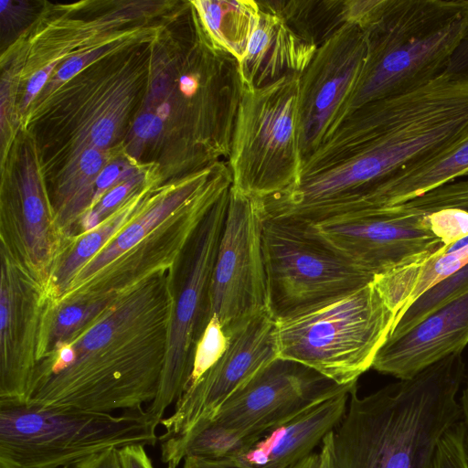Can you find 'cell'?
I'll list each match as a JSON object with an SVG mask.
<instances>
[{"instance_id":"cell-40","label":"cell","mask_w":468,"mask_h":468,"mask_svg":"<svg viewBox=\"0 0 468 468\" xmlns=\"http://www.w3.org/2000/svg\"><path fill=\"white\" fill-rule=\"evenodd\" d=\"M92 468H121L118 450H110L97 456Z\"/></svg>"},{"instance_id":"cell-21","label":"cell","mask_w":468,"mask_h":468,"mask_svg":"<svg viewBox=\"0 0 468 468\" xmlns=\"http://www.w3.org/2000/svg\"><path fill=\"white\" fill-rule=\"evenodd\" d=\"M217 164L171 192L148 200L144 208L76 274L65 292L89 281L162 225L205 186Z\"/></svg>"},{"instance_id":"cell-4","label":"cell","mask_w":468,"mask_h":468,"mask_svg":"<svg viewBox=\"0 0 468 468\" xmlns=\"http://www.w3.org/2000/svg\"><path fill=\"white\" fill-rule=\"evenodd\" d=\"M361 27L366 62L329 135L362 105L415 90L444 73L468 29V0H377Z\"/></svg>"},{"instance_id":"cell-39","label":"cell","mask_w":468,"mask_h":468,"mask_svg":"<svg viewBox=\"0 0 468 468\" xmlns=\"http://www.w3.org/2000/svg\"><path fill=\"white\" fill-rule=\"evenodd\" d=\"M182 468H244L237 464L219 460L206 459L194 455H186L183 460Z\"/></svg>"},{"instance_id":"cell-33","label":"cell","mask_w":468,"mask_h":468,"mask_svg":"<svg viewBox=\"0 0 468 468\" xmlns=\"http://www.w3.org/2000/svg\"><path fill=\"white\" fill-rule=\"evenodd\" d=\"M101 49L92 50L90 52H87L81 55L74 56L68 60L59 68L56 76L54 78V81H65L69 79L72 78L75 74H77L86 64L93 60L96 57H98L101 53Z\"/></svg>"},{"instance_id":"cell-28","label":"cell","mask_w":468,"mask_h":468,"mask_svg":"<svg viewBox=\"0 0 468 468\" xmlns=\"http://www.w3.org/2000/svg\"><path fill=\"white\" fill-rule=\"evenodd\" d=\"M228 344L229 336L218 319L212 316L196 345L192 371L186 389L194 385L221 357Z\"/></svg>"},{"instance_id":"cell-26","label":"cell","mask_w":468,"mask_h":468,"mask_svg":"<svg viewBox=\"0 0 468 468\" xmlns=\"http://www.w3.org/2000/svg\"><path fill=\"white\" fill-rule=\"evenodd\" d=\"M121 295L79 299L51 306L45 321L38 362L69 344L112 307Z\"/></svg>"},{"instance_id":"cell-24","label":"cell","mask_w":468,"mask_h":468,"mask_svg":"<svg viewBox=\"0 0 468 468\" xmlns=\"http://www.w3.org/2000/svg\"><path fill=\"white\" fill-rule=\"evenodd\" d=\"M148 199L132 197L122 207L95 229L72 239L57 263L46 288L54 304L76 274L97 255L145 207Z\"/></svg>"},{"instance_id":"cell-7","label":"cell","mask_w":468,"mask_h":468,"mask_svg":"<svg viewBox=\"0 0 468 468\" xmlns=\"http://www.w3.org/2000/svg\"><path fill=\"white\" fill-rule=\"evenodd\" d=\"M300 78L243 90L228 165L231 186L245 195L264 199L301 183Z\"/></svg>"},{"instance_id":"cell-38","label":"cell","mask_w":468,"mask_h":468,"mask_svg":"<svg viewBox=\"0 0 468 468\" xmlns=\"http://www.w3.org/2000/svg\"><path fill=\"white\" fill-rule=\"evenodd\" d=\"M103 163L101 154L93 147L85 149L80 154V168L86 177L98 174Z\"/></svg>"},{"instance_id":"cell-6","label":"cell","mask_w":468,"mask_h":468,"mask_svg":"<svg viewBox=\"0 0 468 468\" xmlns=\"http://www.w3.org/2000/svg\"><path fill=\"white\" fill-rule=\"evenodd\" d=\"M394 321V313L373 281L275 318L277 355L303 364L338 385H355L372 368Z\"/></svg>"},{"instance_id":"cell-35","label":"cell","mask_w":468,"mask_h":468,"mask_svg":"<svg viewBox=\"0 0 468 468\" xmlns=\"http://www.w3.org/2000/svg\"><path fill=\"white\" fill-rule=\"evenodd\" d=\"M445 73L468 77V29L453 53Z\"/></svg>"},{"instance_id":"cell-36","label":"cell","mask_w":468,"mask_h":468,"mask_svg":"<svg viewBox=\"0 0 468 468\" xmlns=\"http://www.w3.org/2000/svg\"><path fill=\"white\" fill-rule=\"evenodd\" d=\"M115 124L113 120L106 116L99 119L91 127L90 140L95 147L107 146L113 137Z\"/></svg>"},{"instance_id":"cell-14","label":"cell","mask_w":468,"mask_h":468,"mask_svg":"<svg viewBox=\"0 0 468 468\" xmlns=\"http://www.w3.org/2000/svg\"><path fill=\"white\" fill-rule=\"evenodd\" d=\"M355 388L356 384L341 386L303 364L277 357L232 395L210 423L250 443L265 431Z\"/></svg>"},{"instance_id":"cell-5","label":"cell","mask_w":468,"mask_h":468,"mask_svg":"<svg viewBox=\"0 0 468 468\" xmlns=\"http://www.w3.org/2000/svg\"><path fill=\"white\" fill-rule=\"evenodd\" d=\"M145 408L119 414L0 401V468H64L110 450L154 446Z\"/></svg>"},{"instance_id":"cell-2","label":"cell","mask_w":468,"mask_h":468,"mask_svg":"<svg viewBox=\"0 0 468 468\" xmlns=\"http://www.w3.org/2000/svg\"><path fill=\"white\" fill-rule=\"evenodd\" d=\"M465 375L456 353L368 395L354 389L331 432L335 468H433L440 441L462 420Z\"/></svg>"},{"instance_id":"cell-42","label":"cell","mask_w":468,"mask_h":468,"mask_svg":"<svg viewBox=\"0 0 468 468\" xmlns=\"http://www.w3.org/2000/svg\"><path fill=\"white\" fill-rule=\"evenodd\" d=\"M180 90L186 97L195 95L198 90L199 82L192 75H183L179 80Z\"/></svg>"},{"instance_id":"cell-23","label":"cell","mask_w":468,"mask_h":468,"mask_svg":"<svg viewBox=\"0 0 468 468\" xmlns=\"http://www.w3.org/2000/svg\"><path fill=\"white\" fill-rule=\"evenodd\" d=\"M468 176V136L452 147L399 171L370 196L367 211L394 207Z\"/></svg>"},{"instance_id":"cell-43","label":"cell","mask_w":468,"mask_h":468,"mask_svg":"<svg viewBox=\"0 0 468 468\" xmlns=\"http://www.w3.org/2000/svg\"><path fill=\"white\" fill-rule=\"evenodd\" d=\"M319 452L321 456V468H335L331 452V433L323 441Z\"/></svg>"},{"instance_id":"cell-27","label":"cell","mask_w":468,"mask_h":468,"mask_svg":"<svg viewBox=\"0 0 468 468\" xmlns=\"http://www.w3.org/2000/svg\"><path fill=\"white\" fill-rule=\"evenodd\" d=\"M468 292V263L420 295L394 324L388 337L400 335L435 310Z\"/></svg>"},{"instance_id":"cell-15","label":"cell","mask_w":468,"mask_h":468,"mask_svg":"<svg viewBox=\"0 0 468 468\" xmlns=\"http://www.w3.org/2000/svg\"><path fill=\"white\" fill-rule=\"evenodd\" d=\"M367 51L364 28L355 23H346L318 46L302 73L299 132L303 162L318 149L335 125L358 81Z\"/></svg>"},{"instance_id":"cell-22","label":"cell","mask_w":468,"mask_h":468,"mask_svg":"<svg viewBox=\"0 0 468 468\" xmlns=\"http://www.w3.org/2000/svg\"><path fill=\"white\" fill-rule=\"evenodd\" d=\"M459 244L443 246L426 258L375 277L376 286L395 314L394 324L420 295L468 263V238Z\"/></svg>"},{"instance_id":"cell-3","label":"cell","mask_w":468,"mask_h":468,"mask_svg":"<svg viewBox=\"0 0 468 468\" xmlns=\"http://www.w3.org/2000/svg\"><path fill=\"white\" fill-rule=\"evenodd\" d=\"M468 136V77L442 73L429 83L352 111L303 166L312 175L374 149L394 175ZM393 175V176H394Z\"/></svg>"},{"instance_id":"cell-12","label":"cell","mask_w":468,"mask_h":468,"mask_svg":"<svg viewBox=\"0 0 468 468\" xmlns=\"http://www.w3.org/2000/svg\"><path fill=\"white\" fill-rule=\"evenodd\" d=\"M261 199L230 186L229 204L210 280L207 324L216 316L227 335L269 310L262 250Z\"/></svg>"},{"instance_id":"cell-32","label":"cell","mask_w":468,"mask_h":468,"mask_svg":"<svg viewBox=\"0 0 468 468\" xmlns=\"http://www.w3.org/2000/svg\"><path fill=\"white\" fill-rule=\"evenodd\" d=\"M122 176V172H121V165L116 163L111 164L103 168L95 179V189L89 209L91 208Z\"/></svg>"},{"instance_id":"cell-45","label":"cell","mask_w":468,"mask_h":468,"mask_svg":"<svg viewBox=\"0 0 468 468\" xmlns=\"http://www.w3.org/2000/svg\"><path fill=\"white\" fill-rule=\"evenodd\" d=\"M97 456H99V455H97ZM97 456L91 457V458L87 459V460H85V461H83L81 463H76L74 465L67 466V467H64V468H92L94 461H95V458Z\"/></svg>"},{"instance_id":"cell-17","label":"cell","mask_w":468,"mask_h":468,"mask_svg":"<svg viewBox=\"0 0 468 468\" xmlns=\"http://www.w3.org/2000/svg\"><path fill=\"white\" fill-rule=\"evenodd\" d=\"M72 239L58 224L30 158L21 172L17 193L3 203L0 250L46 291L49 278Z\"/></svg>"},{"instance_id":"cell-44","label":"cell","mask_w":468,"mask_h":468,"mask_svg":"<svg viewBox=\"0 0 468 468\" xmlns=\"http://www.w3.org/2000/svg\"><path fill=\"white\" fill-rule=\"evenodd\" d=\"M291 468H321L320 452H314Z\"/></svg>"},{"instance_id":"cell-16","label":"cell","mask_w":468,"mask_h":468,"mask_svg":"<svg viewBox=\"0 0 468 468\" xmlns=\"http://www.w3.org/2000/svg\"><path fill=\"white\" fill-rule=\"evenodd\" d=\"M0 262V401L26 402L51 303L2 250Z\"/></svg>"},{"instance_id":"cell-8","label":"cell","mask_w":468,"mask_h":468,"mask_svg":"<svg viewBox=\"0 0 468 468\" xmlns=\"http://www.w3.org/2000/svg\"><path fill=\"white\" fill-rule=\"evenodd\" d=\"M452 207L468 210V180L451 182L394 207L303 225L377 277L442 248L432 232L429 216Z\"/></svg>"},{"instance_id":"cell-10","label":"cell","mask_w":468,"mask_h":468,"mask_svg":"<svg viewBox=\"0 0 468 468\" xmlns=\"http://www.w3.org/2000/svg\"><path fill=\"white\" fill-rule=\"evenodd\" d=\"M226 190L204 217L176 264L169 270L173 310L159 389L146 411L159 426L169 407L184 393L196 345L207 325V298L226 218Z\"/></svg>"},{"instance_id":"cell-11","label":"cell","mask_w":468,"mask_h":468,"mask_svg":"<svg viewBox=\"0 0 468 468\" xmlns=\"http://www.w3.org/2000/svg\"><path fill=\"white\" fill-rule=\"evenodd\" d=\"M221 357L174 405L160 425L161 461L178 468L188 444L213 420L219 408L257 373L278 357L275 318L265 311L250 318L229 334Z\"/></svg>"},{"instance_id":"cell-9","label":"cell","mask_w":468,"mask_h":468,"mask_svg":"<svg viewBox=\"0 0 468 468\" xmlns=\"http://www.w3.org/2000/svg\"><path fill=\"white\" fill-rule=\"evenodd\" d=\"M262 250L269 310L274 318L357 290L375 279L292 219L265 217Z\"/></svg>"},{"instance_id":"cell-37","label":"cell","mask_w":468,"mask_h":468,"mask_svg":"<svg viewBox=\"0 0 468 468\" xmlns=\"http://www.w3.org/2000/svg\"><path fill=\"white\" fill-rule=\"evenodd\" d=\"M56 64L57 62L53 61L31 76L27 84L26 93L23 100V108L27 107L39 92Z\"/></svg>"},{"instance_id":"cell-34","label":"cell","mask_w":468,"mask_h":468,"mask_svg":"<svg viewBox=\"0 0 468 468\" xmlns=\"http://www.w3.org/2000/svg\"><path fill=\"white\" fill-rule=\"evenodd\" d=\"M162 120L153 113L141 114L133 123V132L141 139L155 137L162 130Z\"/></svg>"},{"instance_id":"cell-46","label":"cell","mask_w":468,"mask_h":468,"mask_svg":"<svg viewBox=\"0 0 468 468\" xmlns=\"http://www.w3.org/2000/svg\"><path fill=\"white\" fill-rule=\"evenodd\" d=\"M169 114V106L168 104L165 103L158 107L156 115L161 119L166 118V116Z\"/></svg>"},{"instance_id":"cell-20","label":"cell","mask_w":468,"mask_h":468,"mask_svg":"<svg viewBox=\"0 0 468 468\" xmlns=\"http://www.w3.org/2000/svg\"><path fill=\"white\" fill-rule=\"evenodd\" d=\"M257 2L258 24L239 61L243 90L261 88L288 75H302L318 48L297 34L273 1Z\"/></svg>"},{"instance_id":"cell-30","label":"cell","mask_w":468,"mask_h":468,"mask_svg":"<svg viewBox=\"0 0 468 468\" xmlns=\"http://www.w3.org/2000/svg\"><path fill=\"white\" fill-rule=\"evenodd\" d=\"M433 468H468L465 428L462 420L451 428L440 441Z\"/></svg>"},{"instance_id":"cell-19","label":"cell","mask_w":468,"mask_h":468,"mask_svg":"<svg viewBox=\"0 0 468 468\" xmlns=\"http://www.w3.org/2000/svg\"><path fill=\"white\" fill-rule=\"evenodd\" d=\"M356 388L328 398L265 431L233 458L219 461L244 468H291L314 452L334 431Z\"/></svg>"},{"instance_id":"cell-29","label":"cell","mask_w":468,"mask_h":468,"mask_svg":"<svg viewBox=\"0 0 468 468\" xmlns=\"http://www.w3.org/2000/svg\"><path fill=\"white\" fill-rule=\"evenodd\" d=\"M432 232L444 246L452 247L468 238V210L452 207L429 216Z\"/></svg>"},{"instance_id":"cell-18","label":"cell","mask_w":468,"mask_h":468,"mask_svg":"<svg viewBox=\"0 0 468 468\" xmlns=\"http://www.w3.org/2000/svg\"><path fill=\"white\" fill-rule=\"evenodd\" d=\"M468 345V292L435 310L404 334L388 337L372 368L399 380L462 353Z\"/></svg>"},{"instance_id":"cell-41","label":"cell","mask_w":468,"mask_h":468,"mask_svg":"<svg viewBox=\"0 0 468 468\" xmlns=\"http://www.w3.org/2000/svg\"><path fill=\"white\" fill-rule=\"evenodd\" d=\"M464 387L462 390L459 402L462 410V421L465 428V443L468 454V368L466 369V375L464 379Z\"/></svg>"},{"instance_id":"cell-31","label":"cell","mask_w":468,"mask_h":468,"mask_svg":"<svg viewBox=\"0 0 468 468\" xmlns=\"http://www.w3.org/2000/svg\"><path fill=\"white\" fill-rule=\"evenodd\" d=\"M121 468H154L144 445L134 444L118 450Z\"/></svg>"},{"instance_id":"cell-13","label":"cell","mask_w":468,"mask_h":468,"mask_svg":"<svg viewBox=\"0 0 468 468\" xmlns=\"http://www.w3.org/2000/svg\"><path fill=\"white\" fill-rule=\"evenodd\" d=\"M232 185L228 164L220 163L205 186L151 234L52 306L79 299L122 295L161 271L170 270L200 222Z\"/></svg>"},{"instance_id":"cell-25","label":"cell","mask_w":468,"mask_h":468,"mask_svg":"<svg viewBox=\"0 0 468 468\" xmlns=\"http://www.w3.org/2000/svg\"><path fill=\"white\" fill-rule=\"evenodd\" d=\"M193 4L210 38L240 61L258 24V2L205 0Z\"/></svg>"},{"instance_id":"cell-1","label":"cell","mask_w":468,"mask_h":468,"mask_svg":"<svg viewBox=\"0 0 468 468\" xmlns=\"http://www.w3.org/2000/svg\"><path fill=\"white\" fill-rule=\"evenodd\" d=\"M173 303L169 270L122 294L37 363L26 402L108 413L144 409L159 389Z\"/></svg>"}]
</instances>
